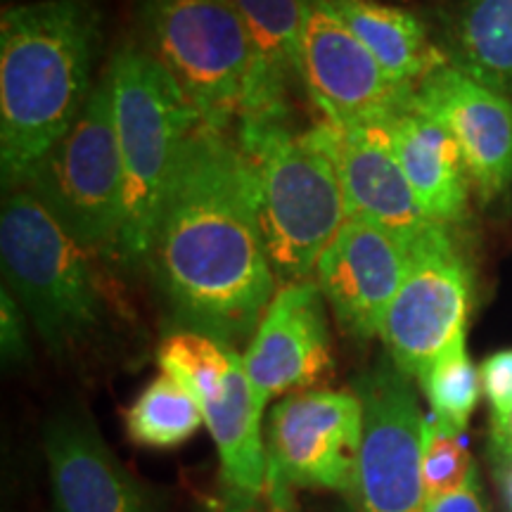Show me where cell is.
Returning a JSON list of instances; mask_svg holds the SVG:
<instances>
[{
    "mask_svg": "<svg viewBox=\"0 0 512 512\" xmlns=\"http://www.w3.org/2000/svg\"><path fill=\"white\" fill-rule=\"evenodd\" d=\"M145 264L176 330L252 339L278 292L238 140L200 124L166 192Z\"/></svg>",
    "mask_w": 512,
    "mask_h": 512,
    "instance_id": "cell-1",
    "label": "cell"
},
{
    "mask_svg": "<svg viewBox=\"0 0 512 512\" xmlns=\"http://www.w3.org/2000/svg\"><path fill=\"white\" fill-rule=\"evenodd\" d=\"M102 41L95 0H34L0 17V169L17 188L74 126Z\"/></svg>",
    "mask_w": 512,
    "mask_h": 512,
    "instance_id": "cell-2",
    "label": "cell"
},
{
    "mask_svg": "<svg viewBox=\"0 0 512 512\" xmlns=\"http://www.w3.org/2000/svg\"><path fill=\"white\" fill-rule=\"evenodd\" d=\"M98 259L27 188H10L0 214L5 285L57 358L79 354L105 330Z\"/></svg>",
    "mask_w": 512,
    "mask_h": 512,
    "instance_id": "cell-3",
    "label": "cell"
},
{
    "mask_svg": "<svg viewBox=\"0 0 512 512\" xmlns=\"http://www.w3.org/2000/svg\"><path fill=\"white\" fill-rule=\"evenodd\" d=\"M235 140L252 171L256 214L275 278L283 285L309 280L349 219L335 164L309 133L292 131L287 119L240 124Z\"/></svg>",
    "mask_w": 512,
    "mask_h": 512,
    "instance_id": "cell-4",
    "label": "cell"
},
{
    "mask_svg": "<svg viewBox=\"0 0 512 512\" xmlns=\"http://www.w3.org/2000/svg\"><path fill=\"white\" fill-rule=\"evenodd\" d=\"M107 74L112 81L114 126L124 166L119 256L145 261L178 162L202 119L174 76L140 46L119 48Z\"/></svg>",
    "mask_w": 512,
    "mask_h": 512,
    "instance_id": "cell-5",
    "label": "cell"
},
{
    "mask_svg": "<svg viewBox=\"0 0 512 512\" xmlns=\"http://www.w3.org/2000/svg\"><path fill=\"white\" fill-rule=\"evenodd\" d=\"M138 31L204 126L230 133L247 119L256 57L233 0H138Z\"/></svg>",
    "mask_w": 512,
    "mask_h": 512,
    "instance_id": "cell-6",
    "label": "cell"
},
{
    "mask_svg": "<svg viewBox=\"0 0 512 512\" xmlns=\"http://www.w3.org/2000/svg\"><path fill=\"white\" fill-rule=\"evenodd\" d=\"M17 188H27L81 245L100 256H119L124 166L107 69L74 126Z\"/></svg>",
    "mask_w": 512,
    "mask_h": 512,
    "instance_id": "cell-7",
    "label": "cell"
},
{
    "mask_svg": "<svg viewBox=\"0 0 512 512\" xmlns=\"http://www.w3.org/2000/svg\"><path fill=\"white\" fill-rule=\"evenodd\" d=\"M157 363L195 394L219 451L228 501L249 510L266 489V406L256 399L238 349L202 332L174 330L159 344Z\"/></svg>",
    "mask_w": 512,
    "mask_h": 512,
    "instance_id": "cell-8",
    "label": "cell"
},
{
    "mask_svg": "<svg viewBox=\"0 0 512 512\" xmlns=\"http://www.w3.org/2000/svg\"><path fill=\"white\" fill-rule=\"evenodd\" d=\"M266 489L275 512H292V489L347 494L363 444V403L354 389L287 394L266 422Z\"/></svg>",
    "mask_w": 512,
    "mask_h": 512,
    "instance_id": "cell-9",
    "label": "cell"
},
{
    "mask_svg": "<svg viewBox=\"0 0 512 512\" xmlns=\"http://www.w3.org/2000/svg\"><path fill=\"white\" fill-rule=\"evenodd\" d=\"M351 389L363 403V444L342 512H430L422 482L425 415L411 377L382 356Z\"/></svg>",
    "mask_w": 512,
    "mask_h": 512,
    "instance_id": "cell-10",
    "label": "cell"
},
{
    "mask_svg": "<svg viewBox=\"0 0 512 512\" xmlns=\"http://www.w3.org/2000/svg\"><path fill=\"white\" fill-rule=\"evenodd\" d=\"M472 275L448 226L434 223L411 245L403 283L382 320L380 337L394 366L418 380L467 332Z\"/></svg>",
    "mask_w": 512,
    "mask_h": 512,
    "instance_id": "cell-11",
    "label": "cell"
},
{
    "mask_svg": "<svg viewBox=\"0 0 512 512\" xmlns=\"http://www.w3.org/2000/svg\"><path fill=\"white\" fill-rule=\"evenodd\" d=\"M299 81L323 119L342 128L384 126L415 93L384 72L323 0H309L306 8Z\"/></svg>",
    "mask_w": 512,
    "mask_h": 512,
    "instance_id": "cell-12",
    "label": "cell"
},
{
    "mask_svg": "<svg viewBox=\"0 0 512 512\" xmlns=\"http://www.w3.org/2000/svg\"><path fill=\"white\" fill-rule=\"evenodd\" d=\"M256 399L309 392L335 370L325 299L313 280L285 283L242 354Z\"/></svg>",
    "mask_w": 512,
    "mask_h": 512,
    "instance_id": "cell-13",
    "label": "cell"
},
{
    "mask_svg": "<svg viewBox=\"0 0 512 512\" xmlns=\"http://www.w3.org/2000/svg\"><path fill=\"white\" fill-rule=\"evenodd\" d=\"M408 259L411 247L399 238L349 216L316 266L318 290L344 335L356 342L380 335L382 320L408 271Z\"/></svg>",
    "mask_w": 512,
    "mask_h": 512,
    "instance_id": "cell-14",
    "label": "cell"
},
{
    "mask_svg": "<svg viewBox=\"0 0 512 512\" xmlns=\"http://www.w3.org/2000/svg\"><path fill=\"white\" fill-rule=\"evenodd\" d=\"M415 107L451 133L484 204L512 185V98L444 64L413 93Z\"/></svg>",
    "mask_w": 512,
    "mask_h": 512,
    "instance_id": "cell-15",
    "label": "cell"
},
{
    "mask_svg": "<svg viewBox=\"0 0 512 512\" xmlns=\"http://www.w3.org/2000/svg\"><path fill=\"white\" fill-rule=\"evenodd\" d=\"M306 133L335 164L351 219L373 223L408 247L434 226L415 200L384 126L342 128L323 119Z\"/></svg>",
    "mask_w": 512,
    "mask_h": 512,
    "instance_id": "cell-16",
    "label": "cell"
},
{
    "mask_svg": "<svg viewBox=\"0 0 512 512\" xmlns=\"http://www.w3.org/2000/svg\"><path fill=\"white\" fill-rule=\"evenodd\" d=\"M43 448L55 512H159L155 496L121 465L88 413H55Z\"/></svg>",
    "mask_w": 512,
    "mask_h": 512,
    "instance_id": "cell-17",
    "label": "cell"
},
{
    "mask_svg": "<svg viewBox=\"0 0 512 512\" xmlns=\"http://www.w3.org/2000/svg\"><path fill=\"white\" fill-rule=\"evenodd\" d=\"M415 200L432 223L451 226L467 214L470 176L460 147L444 126L411 105L384 124Z\"/></svg>",
    "mask_w": 512,
    "mask_h": 512,
    "instance_id": "cell-18",
    "label": "cell"
},
{
    "mask_svg": "<svg viewBox=\"0 0 512 512\" xmlns=\"http://www.w3.org/2000/svg\"><path fill=\"white\" fill-rule=\"evenodd\" d=\"M256 57L249 121L287 119V93L299 79V48L309 0H233Z\"/></svg>",
    "mask_w": 512,
    "mask_h": 512,
    "instance_id": "cell-19",
    "label": "cell"
},
{
    "mask_svg": "<svg viewBox=\"0 0 512 512\" xmlns=\"http://www.w3.org/2000/svg\"><path fill=\"white\" fill-rule=\"evenodd\" d=\"M347 24L351 34L370 50L380 67L396 83H418L448 64V57L434 46L427 27L413 12L375 3V0H323Z\"/></svg>",
    "mask_w": 512,
    "mask_h": 512,
    "instance_id": "cell-20",
    "label": "cell"
},
{
    "mask_svg": "<svg viewBox=\"0 0 512 512\" xmlns=\"http://www.w3.org/2000/svg\"><path fill=\"white\" fill-rule=\"evenodd\" d=\"M444 53L451 67L512 98V0H458Z\"/></svg>",
    "mask_w": 512,
    "mask_h": 512,
    "instance_id": "cell-21",
    "label": "cell"
},
{
    "mask_svg": "<svg viewBox=\"0 0 512 512\" xmlns=\"http://www.w3.org/2000/svg\"><path fill=\"white\" fill-rule=\"evenodd\" d=\"M124 425L133 444L169 451L195 437L204 425V415L195 394L162 370L126 408Z\"/></svg>",
    "mask_w": 512,
    "mask_h": 512,
    "instance_id": "cell-22",
    "label": "cell"
},
{
    "mask_svg": "<svg viewBox=\"0 0 512 512\" xmlns=\"http://www.w3.org/2000/svg\"><path fill=\"white\" fill-rule=\"evenodd\" d=\"M420 387L430 401L432 418H437L453 430L465 432L467 422L475 413L482 396V377L467 354L465 335L432 363L430 370L420 377Z\"/></svg>",
    "mask_w": 512,
    "mask_h": 512,
    "instance_id": "cell-23",
    "label": "cell"
},
{
    "mask_svg": "<svg viewBox=\"0 0 512 512\" xmlns=\"http://www.w3.org/2000/svg\"><path fill=\"white\" fill-rule=\"evenodd\" d=\"M477 472L467 434L425 415L422 437V482L430 503L458 494Z\"/></svg>",
    "mask_w": 512,
    "mask_h": 512,
    "instance_id": "cell-24",
    "label": "cell"
},
{
    "mask_svg": "<svg viewBox=\"0 0 512 512\" xmlns=\"http://www.w3.org/2000/svg\"><path fill=\"white\" fill-rule=\"evenodd\" d=\"M27 320V313L12 297V292L3 287L0 292V349H3L5 366L17 368L31 361Z\"/></svg>",
    "mask_w": 512,
    "mask_h": 512,
    "instance_id": "cell-25",
    "label": "cell"
},
{
    "mask_svg": "<svg viewBox=\"0 0 512 512\" xmlns=\"http://www.w3.org/2000/svg\"><path fill=\"white\" fill-rule=\"evenodd\" d=\"M482 392L489 401L491 418L503 415L512 403V349H503L484 358L479 366Z\"/></svg>",
    "mask_w": 512,
    "mask_h": 512,
    "instance_id": "cell-26",
    "label": "cell"
},
{
    "mask_svg": "<svg viewBox=\"0 0 512 512\" xmlns=\"http://www.w3.org/2000/svg\"><path fill=\"white\" fill-rule=\"evenodd\" d=\"M430 512H489V505H486L484 494H482L479 470L472 475L470 482H467L458 494L430 503Z\"/></svg>",
    "mask_w": 512,
    "mask_h": 512,
    "instance_id": "cell-27",
    "label": "cell"
},
{
    "mask_svg": "<svg viewBox=\"0 0 512 512\" xmlns=\"http://www.w3.org/2000/svg\"><path fill=\"white\" fill-rule=\"evenodd\" d=\"M489 456L510 458L512 460V403L503 415H496V418H491Z\"/></svg>",
    "mask_w": 512,
    "mask_h": 512,
    "instance_id": "cell-28",
    "label": "cell"
},
{
    "mask_svg": "<svg viewBox=\"0 0 512 512\" xmlns=\"http://www.w3.org/2000/svg\"><path fill=\"white\" fill-rule=\"evenodd\" d=\"M491 458V467H494V477L498 484V491H501L505 512H512V460L510 458Z\"/></svg>",
    "mask_w": 512,
    "mask_h": 512,
    "instance_id": "cell-29",
    "label": "cell"
},
{
    "mask_svg": "<svg viewBox=\"0 0 512 512\" xmlns=\"http://www.w3.org/2000/svg\"><path fill=\"white\" fill-rule=\"evenodd\" d=\"M219 512H249V510H247V508H233V505H230V508L219 510Z\"/></svg>",
    "mask_w": 512,
    "mask_h": 512,
    "instance_id": "cell-30",
    "label": "cell"
}]
</instances>
